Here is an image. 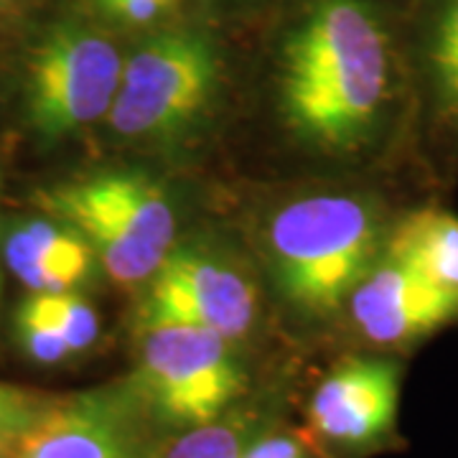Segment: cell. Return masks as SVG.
I'll list each match as a JSON object with an SVG mask.
<instances>
[{
    "label": "cell",
    "mask_w": 458,
    "mask_h": 458,
    "mask_svg": "<svg viewBox=\"0 0 458 458\" xmlns=\"http://www.w3.org/2000/svg\"><path fill=\"white\" fill-rule=\"evenodd\" d=\"M393 98L390 38L364 0H321L285 44L280 102L291 131L313 146H367Z\"/></svg>",
    "instance_id": "1"
},
{
    "label": "cell",
    "mask_w": 458,
    "mask_h": 458,
    "mask_svg": "<svg viewBox=\"0 0 458 458\" xmlns=\"http://www.w3.org/2000/svg\"><path fill=\"white\" fill-rule=\"evenodd\" d=\"M36 207L77 229L120 288H140L174 250L176 212L165 189L138 171H107L36 191Z\"/></svg>",
    "instance_id": "2"
},
{
    "label": "cell",
    "mask_w": 458,
    "mask_h": 458,
    "mask_svg": "<svg viewBox=\"0 0 458 458\" xmlns=\"http://www.w3.org/2000/svg\"><path fill=\"white\" fill-rule=\"evenodd\" d=\"M382 225L360 197L321 194L283 207L267 229V247L280 288L309 309L331 311L377 262Z\"/></svg>",
    "instance_id": "3"
},
{
    "label": "cell",
    "mask_w": 458,
    "mask_h": 458,
    "mask_svg": "<svg viewBox=\"0 0 458 458\" xmlns=\"http://www.w3.org/2000/svg\"><path fill=\"white\" fill-rule=\"evenodd\" d=\"M229 344L199 327H146L131 382L164 433L204 426L242 400L247 377Z\"/></svg>",
    "instance_id": "4"
},
{
    "label": "cell",
    "mask_w": 458,
    "mask_h": 458,
    "mask_svg": "<svg viewBox=\"0 0 458 458\" xmlns=\"http://www.w3.org/2000/svg\"><path fill=\"white\" fill-rule=\"evenodd\" d=\"M216 74L214 49L201 36H156L123 62L107 120L128 140L174 138L207 110Z\"/></svg>",
    "instance_id": "5"
},
{
    "label": "cell",
    "mask_w": 458,
    "mask_h": 458,
    "mask_svg": "<svg viewBox=\"0 0 458 458\" xmlns=\"http://www.w3.org/2000/svg\"><path fill=\"white\" fill-rule=\"evenodd\" d=\"M123 59L107 38L82 26H56L33 49L26 113L44 140H62L107 117L120 87Z\"/></svg>",
    "instance_id": "6"
},
{
    "label": "cell",
    "mask_w": 458,
    "mask_h": 458,
    "mask_svg": "<svg viewBox=\"0 0 458 458\" xmlns=\"http://www.w3.org/2000/svg\"><path fill=\"white\" fill-rule=\"evenodd\" d=\"M164 428L132 382L51 397L16 458H158Z\"/></svg>",
    "instance_id": "7"
},
{
    "label": "cell",
    "mask_w": 458,
    "mask_h": 458,
    "mask_svg": "<svg viewBox=\"0 0 458 458\" xmlns=\"http://www.w3.org/2000/svg\"><path fill=\"white\" fill-rule=\"evenodd\" d=\"M258 316V291L240 267L201 247H174L148 280L143 324H183L242 339Z\"/></svg>",
    "instance_id": "8"
},
{
    "label": "cell",
    "mask_w": 458,
    "mask_h": 458,
    "mask_svg": "<svg viewBox=\"0 0 458 458\" xmlns=\"http://www.w3.org/2000/svg\"><path fill=\"white\" fill-rule=\"evenodd\" d=\"M400 364L382 357H354L336 364L309 397L306 423L336 451H375L394 438L400 415Z\"/></svg>",
    "instance_id": "9"
},
{
    "label": "cell",
    "mask_w": 458,
    "mask_h": 458,
    "mask_svg": "<svg viewBox=\"0 0 458 458\" xmlns=\"http://www.w3.org/2000/svg\"><path fill=\"white\" fill-rule=\"evenodd\" d=\"M346 301L360 334L377 346L418 342L458 313L456 295L433 285L387 250Z\"/></svg>",
    "instance_id": "10"
},
{
    "label": "cell",
    "mask_w": 458,
    "mask_h": 458,
    "mask_svg": "<svg viewBox=\"0 0 458 458\" xmlns=\"http://www.w3.org/2000/svg\"><path fill=\"white\" fill-rule=\"evenodd\" d=\"M0 258L31 293H69L89 278L98 260L77 229L49 214L3 229Z\"/></svg>",
    "instance_id": "11"
},
{
    "label": "cell",
    "mask_w": 458,
    "mask_h": 458,
    "mask_svg": "<svg viewBox=\"0 0 458 458\" xmlns=\"http://www.w3.org/2000/svg\"><path fill=\"white\" fill-rule=\"evenodd\" d=\"M385 250L458 298V216L443 209L410 214L397 225Z\"/></svg>",
    "instance_id": "12"
},
{
    "label": "cell",
    "mask_w": 458,
    "mask_h": 458,
    "mask_svg": "<svg viewBox=\"0 0 458 458\" xmlns=\"http://www.w3.org/2000/svg\"><path fill=\"white\" fill-rule=\"evenodd\" d=\"M267 428V415L258 405L237 400L209 423L176 433L174 441L164 443L158 458H240Z\"/></svg>",
    "instance_id": "13"
},
{
    "label": "cell",
    "mask_w": 458,
    "mask_h": 458,
    "mask_svg": "<svg viewBox=\"0 0 458 458\" xmlns=\"http://www.w3.org/2000/svg\"><path fill=\"white\" fill-rule=\"evenodd\" d=\"M31 303L49 318L69 344L72 354H82L99 336V318L95 309L74 291L69 293H31Z\"/></svg>",
    "instance_id": "14"
},
{
    "label": "cell",
    "mask_w": 458,
    "mask_h": 458,
    "mask_svg": "<svg viewBox=\"0 0 458 458\" xmlns=\"http://www.w3.org/2000/svg\"><path fill=\"white\" fill-rule=\"evenodd\" d=\"M430 62L443 110L458 123V0H448L443 11Z\"/></svg>",
    "instance_id": "15"
},
{
    "label": "cell",
    "mask_w": 458,
    "mask_h": 458,
    "mask_svg": "<svg viewBox=\"0 0 458 458\" xmlns=\"http://www.w3.org/2000/svg\"><path fill=\"white\" fill-rule=\"evenodd\" d=\"M16 334L18 342L23 346L26 357L38 364H62L72 354L69 344L59 334V328L51 324L44 313L38 311L31 303V298H26L16 311Z\"/></svg>",
    "instance_id": "16"
},
{
    "label": "cell",
    "mask_w": 458,
    "mask_h": 458,
    "mask_svg": "<svg viewBox=\"0 0 458 458\" xmlns=\"http://www.w3.org/2000/svg\"><path fill=\"white\" fill-rule=\"evenodd\" d=\"M49 400L36 390L0 382V443H18Z\"/></svg>",
    "instance_id": "17"
},
{
    "label": "cell",
    "mask_w": 458,
    "mask_h": 458,
    "mask_svg": "<svg viewBox=\"0 0 458 458\" xmlns=\"http://www.w3.org/2000/svg\"><path fill=\"white\" fill-rule=\"evenodd\" d=\"M240 458H313V454L295 433L267 428L247 445Z\"/></svg>",
    "instance_id": "18"
},
{
    "label": "cell",
    "mask_w": 458,
    "mask_h": 458,
    "mask_svg": "<svg viewBox=\"0 0 458 458\" xmlns=\"http://www.w3.org/2000/svg\"><path fill=\"white\" fill-rule=\"evenodd\" d=\"M99 5L125 23H150L161 18L168 11V5L161 0H99Z\"/></svg>",
    "instance_id": "19"
},
{
    "label": "cell",
    "mask_w": 458,
    "mask_h": 458,
    "mask_svg": "<svg viewBox=\"0 0 458 458\" xmlns=\"http://www.w3.org/2000/svg\"><path fill=\"white\" fill-rule=\"evenodd\" d=\"M16 454V443H0V458H11Z\"/></svg>",
    "instance_id": "20"
},
{
    "label": "cell",
    "mask_w": 458,
    "mask_h": 458,
    "mask_svg": "<svg viewBox=\"0 0 458 458\" xmlns=\"http://www.w3.org/2000/svg\"><path fill=\"white\" fill-rule=\"evenodd\" d=\"M0 298H3V258H0Z\"/></svg>",
    "instance_id": "21"
},
{
    "label": "cell",
    "mask_w": 458,
    "mask_h": 458,
    "mask_svg": "<svg viewBox=\"0 0 458 458\" xmlns=\"http://www.w3.org/2000/svg\"><path fill=\"white\" fill-rule=\"evenodd\" d=\"M161 3H165V5H168V8H171V5H174V3H176V0H161Z\"/></svg>",
    "instance_id": "22"
},
{
    "label": "cell",
    "mask_w": 458,
    "mask_h": 458,
    "mask_svg": "<svg viewBox=\"0 0 458 458\" xmlns=\"http://www.w3.org/2000/svg\"><path fill=\"white\" fill-rule=\"evenodd\" d=\"M11 458H16V454H13V456H11Z\"/></svg>",
    "instance_id": "23"
}]
</instances>
